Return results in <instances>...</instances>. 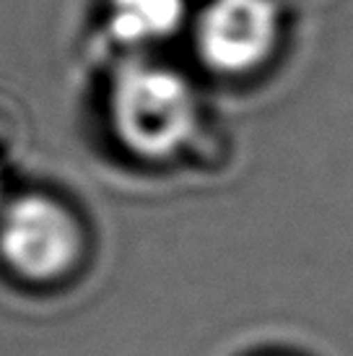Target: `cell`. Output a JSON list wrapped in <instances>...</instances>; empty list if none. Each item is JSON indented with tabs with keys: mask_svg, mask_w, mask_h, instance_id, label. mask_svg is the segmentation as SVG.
<instances>
[{
	"mask_svg": "<svg viewBox=\"0 0 353 356\" xmlns=\"http://www.w3.org/2000/svg\"><path fill=\"white\" fill-rule=\"evenodd\" d=\"M3 255L29 278H55L73 266L81 237L76 221L63 206L26 195L10 203L0 224Z\"/></svg>",
	"mask_w": 353,
	"mask_h": 356,
	"instance_id": "2",
	"label": "cell"
},
{
	"mask_svg": "<svg viewBox=\"0 0 353 356\" xmlns=\"http://www.w3.org/2000/svg\"><path fill=\"white\" fill-rule=\"evenodd\" d=\"M185 16V0H112L109 26L125 44H151L174 34Z\"/></svg>",
	"mask_w": 353,
	"mask_h": 356,
	"instance_id": "4",
	"label": "cell"
},
{
	"mask_svg": "<svg viewBox=\"0 0 353 356\" xmlns=\"http://www.w3.org/2000/svg\"><path fill=\"white\" fill-rule=\"evenodd\" d=\"M275 29L270 0H213L197 24V47L216 70L242 73L268 58Z\"/></svg>",
	"mask_w": 353,
	"mask_h": 356,
	"instance_id": "3",
	"label": "cell"
},
{
	"mask_svg": "<svg viewBox=\"0 0 353 356\" xmlns=\"http://www.w3.org/2000/svg\"><path fill=\"white\" fill-rule=\"evenodd\" d=\"M112 120L130 151L164 159L185 143L195 125V97L174 70L133 65L115 81Z\"/></svg>",
	"mask_w": 353,
	"mask_h": 356,
	"instance_id": "1",
	"label": "cell"
}]
</instances>
